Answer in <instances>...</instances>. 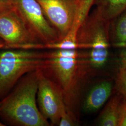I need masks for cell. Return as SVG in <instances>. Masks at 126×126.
<instances>
[{"label": "cell", "mask_w": 126, "mask_h": 126, "mask_svg": "<svg viewBox=\"0 0 126 126\" xmlns=\"http://www.w3.org/2000/svg\"><path fill=\"white\" fill-rule=\"evenodd\" d=\"M39 70L29 72L0 99V119L13 126H49L37 103Z\"/></svg>", "instance_id": "cell-1"}, {"label": "cell", "mask_w": 126, "mask_h": 126, "mask_svg": "<svg viewBox=\"0 0 126 126\" xmlns=\"http://www.w3.org/2000/svg\"><path fill=\"white\" fill-rule=\"evenodd\" d=\"M84 66L78 50H56L45 52V59L39 69L59 86L70 109L75 99Z\"/></svg>", "instance_id": "cell-2"}, {"label": "cell", "mask_w": 126, "mask_h": 126, "mask_svg": "<svg viewBox=\"0 0 126 126\" xmlns=\"http://www.w3.org/2000/svg\"><path fill=\"white\" fill-rule=\"evenodd\" d=\"M110 23L95 8L77 32V42L79 48L90 50L88 61L93 67H102L108 61Z\"/></svg>", "instance_id": "cell-3"}, {"label": "cell", "mask_w": 126, "mask_h": 126, "mask_svg": "<svg viewBox=\"0 0 126 126\" xmlns=\"http://www.w3.org/2000/svg\"><path fill=\"white\" fill-rule=\"evenodd\" d=\"M45 52L23 49L0 50V99L28 73L40 69Z\"/></svg>", "instance_id": "cell-4"}, {"label": "cell", "mask_w": 126, "mask_h": 126, "mask_svg": "<svg viewBox=\"0 0 126 126\" xmlns=\"http://www.w3.org/2000/svg\"><path fill=\"white\" fill-rule=\"evenodd\" d=\"M17 12L36 40L42 44L60 41L55 30L51 25L36 0H10Z\"/></svg>", "instance_id": "cell-5"}, {"label": "cell", "mask_w": 126, "mask_h": 126, "mask_svg": "<svg viewBox=\"0 0 126 126\" xmlns=\"http://www.w3.org/2000/svg\"><path fill=\"white\" fill-rule=\"evenodd\" d=\"M60 41L71 30L83 0H36Z\"/></svg>", "instance_id": "cell-6"}, {"label": "cell", "mask_w": 126, "mask_h": 126, "mask_svg": "<svg viewBox=\"0 0 126 126\" xmlns=\"http://www.w3.org/2000/svg\"><path fill=\"white\" fill-rule=\"evenodd\" d=\"M39 70L37 103L41 113L52 125H59L63 111L67 108L59 86Z\"/></svg>", "instance_id": "cell-7"}, {"label": "cell", "mask_w": 126, "mask_h": 126, "mask_svg": "<svg viewBox=\"0 0 126 126\" xmlns=\"http://www.w3.org/2000/svg\"><path fill=\"white\" fill-rule=\"evenodd\" d=\"M0 39L4 42L5 49L39 44L13 7L0 12Z\"/></svg>", "instance_id": "cell-8"}, {"label": "cell", "mask_w": 126, "mask_h": 126, "mask_svg": "<svg viewBox=\"0 0 126 126\" xmlns=\"http://www.w3.org/2000/svg\"><path fill=\"white\" fill-rule=\"evenodd\" d=\"M113 89V84L109 81H102L95 85L86 97L83 104L84 111L90 113L99 110L109 99Z\"/></svg>", "instance_id": "cell-9"}, {"label": "cell", "mask_w": 126, "mask_h": 126, "mask_svg": "<svg viewBox=\"0 0 126 126\" xmlns=\"http://www.w3.org/2000/svg\"><path fill=\"white\" fill-rule=\"evenodd\" d=\"M122 98L118 93L109 100L99 117V124L101 126H118L119 109Z\"/></svg>", "instance_id": "cell-10"}, {"label": "cell", "mask_w": 126, "mask_h": 126, "mask_svg": "<svg viewBox=\"0 0 126 126\" xmlns=\"http://www.w3.org/2000/svg\"><path fill=\"white\" fill-rule=\"evenodd\" d=\"M94 5L104 18L111 22L126 9V0H94Z\"/></svg>", "instance_id": "cell-11"}, {"label": "cell", "mask_w": 126, "mask_h": 126, "mask_svg": "<svg viewBox=\"0 0 126 126\" xmlns=\"http://www.w3.org/2000/svg\"><path fill=\"white\" fill-rule=\"evenodd\" d=\"M110 38L113 45L122 48L126 43V9L110 23Z\"/></svg>", "instance_id": "cell-12"}, {"label": "cell", "mask_w": 126, "mask_h": 126, "mask_svg": "<svg viewBox=\"0 0 126 126\" xmlns=\"http://www.w3.org/2000/svg\"><path fill=\"white\" fill-rule=\"evenodd\" d=\"M115 87L118 93L126 101V68H120L117 73Z\"/></svg>", "instance_id": "cell-13"}, {"label": "cell", "mask_w": 126, "mask_h": 126, "mask_svg": "<svg viewBox=\"0 0 126 126\" xmlns=\"http://www.w3.org/2000/svg\"><path fill=\"white\" fill-rule=\"evenodd\" d=\"M75 122V118L74 117L72 110L67 108L62 113L59 126H74L76 124Z\"/></svg>", "instance_id": "cell-14"}, {"label": "cell", "mask_w": 126, "mask_h": 126, "mask_svg": "<svg viewBox=\"0 0 126 126\" xmlns=\"http://www.w3.org/2000/svg\"><path fill=\"white\" fill-rule=\"evenodd\" d=\"M118 126H126V101L123 99L120 106Z\"/></svg>", "instance_id": "cell-15"}, {"label": "cell", "mask_w": 126, "mask_h": 126, "mask_svg": "<svg viewBox=\"0 0 126 126\" xmlns=\"http://www.w3.org/2000/svg\"><path fill=\"white\" fill-rule=\"evenodd\" d=\"M12 7L10 0H0V12Z\"/></svg>", "instance_id": "cell-16"}, {"label": "cell", "mask_w": 126, "mask_h": 126, "mask_svg": "<svg viewBox=\"0 0 126 126\" xmlns=\"http://www.w3.org/2000/svg\"><path fill=\"white\" fill-rule=\"evenodd\" d=\"M120 64L121 68H126V48H124L120 55Z\"/></svg>", "instance_id": "cell-17"}, {"label": "cell", "mask_w": 126, "mask_h": 126, "mask_svg": "<svg viewBox=\"0 0 126 126\" xmlns=\"http://www.w3.org/2000/svg\"><path fill=\"white\" fill-rule=\"evenodd\" d=\"M5 48V44L4 41L0 39V50L4 49Z\"/></svg>", "instance_id": "cell-18"}, {"label": "cell", "mask_w": 126, "mask_h": 126, "mask_svg": "<svg viewBox=\"0 0 126 126\" xmlns=\"http://www.w3.org/2000/svg\"><path fill=\"white\" fill-rule=\"evenodd\" d=\"M6 126L2 122H1V121H0V126Z\"/></svg>", "instance_id": "cell-19"}, {"label": "cell", "mask_w": 126, "mask_h": 126, "mask_svg": "<svg viewBox=\"0 0 126 126\" xmlns=\"http://www.w3.org/2000/svg\"><path fill=\"white\" fill-rule=\"evenodd\" d=\"M122 48H126V43L125 44V45H123V46Z\"/></svg>", "instance_id": "cell-20"}]
</instances>
